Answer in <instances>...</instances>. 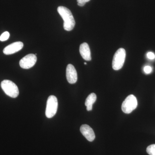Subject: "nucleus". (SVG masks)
<instances>
[{"mask_svg": "<svg viewBox=\"0 0 155 155\" xmlns=\"http://www.w3.org/2000/svg\"><path fill=\"white\" fill-rule=\"evenodd\" d=\"M84 64H85V65H86L87 63H84Z\"/></svg>", "mask_w": 155, "mask_h": 155, "instance_id": "nucleus-17", "label": "nucleus"}, {"mask_svg": "<svg viewBox=\"0 0 155 155\" xmlns=\"http://www.w3.org/2000/svg\"><path fill=\"white\" fill-rule=\"evenodd\" d=\"M147 152L150 155H155V144L149 146L147 147Z\"/></svg>", "mask_w": 155, "mask_h": 155, "instance_id": "nucleus-12", "label": "nucleus"}, {"mask_svg": "<svg viewBox=\"0 0 155 155\" xmlns=\"http://www.w3.org/2000/svg\"><path fill=\"white\" fill-rule=\"evenodd\" d=\"M143 70H144L145 73L147 74H150L151 72H152V68L151 67L149 66L145 67Z\"/></svg>", "mask_w": 155, "mask_h": 155, "instance_id": "nucleus-15", "label": "nucleus"}, {"mask_svg": "<svg viewBox=\"0 0 155 155\" xmlns=\"http://www.w3.org/2000/svg\"><path fill=\"white\" fill-rule=\"evenodd\" d=\"M23 47V44L22 42H15L6 47L3 50V52L6 55L12 54L22 49Z\"/></svg>", "mask_w": 155, "mask_h": 155, "instance_id": "nucleus-8", "label": "nucleus"}, {"mask_svg": "<svg viewBox=\"0 0 155 155\" xmlns=\"http://www.w3.org/2000/svg\"><path fill=\"white\" fill-rule=\"evenodd\" d=\"M126 51L124 48H120L116 51L113 58L112 67L113 69L118 70L121 69L125 63Z\"/></svg>", "mask_w": 155, "mask_h": 155, "instance_id": "nucleus-3", "label": "nucleus"}, {"mask_svg": "<svg viewBox=\"0 0 155 155\" xmlns=\"http://www.w3.org/2000/svg\"><path fill=\"white\" fill-rule=\"evenodd\" d=\"M90 0H77L78 5L80 7H83L87 2H88Z\"/></svg>", "mask_w": 155, "mask_h": 155, "instance_id": "nucleus-14", "label": "nucleus"}, {"mask_svg": "<svg viewBox=\"0 0 155 155\" xmlns=\"http://www.w3.org/2000/svg\"><path fill=\"white\" fill-rule=\"evenodd\" d=\"M137 106V101L134 95L128 96L122 103V110L124 113L129 114L135 110Z\"/></svg>", "mask_w": 155, "mask_h": 155, "instance_id": "nucleus-5", "label": "nucleus"}, {"mask_svg": "<svg viewBox=\"0 0 155 155\" xmlns=\"http://www.w3.org/2000/svg\"><path fill=\"white\" fill-rule=\"evenodd\" d=\"M1 85L5 93L8 96L12 98H16L19 95L18 87L13 81L5 80L2 81Z\"/></svg>", "mask_w": 155, "mask_h": 155, "instance_id": "nucleus-2", "label": "nucleus"}, {"mask_svg": "<svg viewBox=\"0 0 155 155\" xmlns=\"http://www.w3.org/2000/svg\"><path fill=\"white\" fill-rule=\"evenodd\" d=\"M66 77L67 81L70 84H75L77 81V73L75 67L72 64L67 65L66 69Z\"/></svg>", "mask_w": 155, "mask_h": 155, "instance_id": "nucleus-7", "label": "nucleus"}, {"mask_svg": "<svg viewBox=\"0 0 155 155\" xmlns=\"http://www.w3.org/2000/svg\"><path fill=\"white\" fill-rule=\"evenodd\" d=\"M82 135L88 140L92 142L94 140L95 138V135L94 131L91 127L88 125H81L80 129Z\"/></svg>", "mask_w": 155, "mask_h": 155, "instance_id": "nucleus-9", "label": "nucleus"}, {"mask_svg": "<svg viewBox=\"0 0 155 155\" xmlns=\"http://www.w3.org/2000/svg\"><path fill=\"white\" fill-rule=\"evenodd\" d=\"M58 11L64 20V29L67 31L72 30L75 27V22L71 11L66 7L60 6Z\"/></svg>", "mask_w": 155, "mask_h": 155, "instance_id": "nucleus-1", "label": "nucleus"}, {"mask_svg": "<svg viewBox=\"0 0 155 155\" xmlns=\"http://www.w3.org/2000/svg\"><path fill=\"white\" fill-rule=\"evenodd\" d=\"M79 52L82 58L87 61L91 60V51L87 43H83L80 45Z\"/></svg>", "mask_w": 155, "mask_h": 155, "instance_id": "nucleus-10", "label": "nucleus"}, {"mask_svg": "<svg viewBox=\"0 0 155 155\" xmlns=\"http://www.w3.org/2000/svg\"><path fill=\"white\" fill-rule=\"evenodd\" d=\"M10 33L8 31H5L0 36V41H5L9 38L10 37Z\"/></svg>", "mask_w": 155, "mask_h": 155, "instance_id": "nucleus-13", "label": "nucleus"}, {"mask_svg": "<svg viewBox=\"0 0 155 155\" xmlns=\"http://www.w3.org/2000/svg\"><path fill=\"white\" fill-rule=\"evenodd\" d=\"M147 57L150 60H153L155 58V55L152 52H150L147 54Z\"/></svg>", "mask_w": 155, "mask_h": 155, "instance_id": "nucleus-16", "label": "nucleus"}, {"mask_svg": "<svg viewBox=\"0 0 155 155\" xmlns=\"http://www.w3.org/2000/svg\"><path fill=\"white\" fill-rule=\"evenodd\" d=\"M58 101L57 98L54 95L50 96L47 102L45 115L48 118H52L55 115L58 110Z\"/></svg>", "mask_w": 155, "mask_h": 155, "instance_id": "nucleus-4", "label": "nucleus"}, {"mask_svg": "<svg viewBox=\"0 0 155 155\" xmlns=\"http://www.w3.org/2000/svg\"><path fill=\"white\" fill-rule=\"evenodd\" d=\"M37 61V57L34 54H29L19 61L20 67L22 69H28L33 67Z\"/></svg>", "mask_w": 155, "mask_h": 155, "instance_id": "nucleus-6", "label": "nucleus"}, {"mask_svg": "<svg viewBox=\"0 0 155 155\" xmlns=\"http://www.w3.org/2000/svg\"><path fill=\"white\" fill-rule=\"evenodd\" d=\"M97 100L96 94L94 93L89 95L85 101V105L87 107V111H91L92 110L93 105L95 102Z\"/></svg>", "mask_w": 155, "mask_h": 155, "instance_id": "nucleus-11", "label": "nucleus"}]
</instances>
